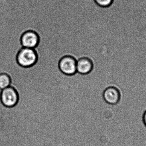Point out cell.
Returning a JSON list of instances; mask_svg holds the SVG:
<instances>
[{
  "mask_svg": "<svg viewBox=\"0 0 146 146\" xmlns=\"http://www.w3.org/2000/svg\"><path fill=\"white\" fill-rule=\"evenodd\" d=\"M96 3L102 7H107L112 3L113 0H94Z\"/></svg>",
  "mask_w": 146,
  "mask_h": 146,
  "instance_id": "obj_8",
  "label": "cell"
},
{
  "mask_svg": "<svg viewBox=\"0 0 146 146\" xmlns=\"http://www.w3.org/2000/svg\"><path fill=\"white\" fill-rule=\"evenodd\" d=\"M142 120H143V123H144V125L146 127V110L143 114Z\"/></svg>",
  "mask_w": 146,
  "mask_h": 146,
  "instance_id": "obj_9",
  "label": "cell"
},
{
  "mask_svg": "<svg viewBox=\"0 0 146 146\" xmlns=\"http://www.w3.org/2000/svg\"><path fill=\"white\" fill-rule=\"evenodd\" d=\"M11 80L8 75L5 73L0 74V89L2 90L10 86Z\"/></svg>",
  "mask_w": 146,
  "mask_h": 146,
  "instance_id": "obj_7",
  "label": "cell"
},
{
  "mask_svg": "<svg viewBox=\"0 0 146 146\" xmlns=\"http://www.w3.org/2000/svg\"><path fill=\"white\" fill-rule=\"evenodd\" d=\"M1 100L3 105L8 107L15 105L18 101V95L16 91L9 86L2 90Z\"/></svg>",
  "mask_w": 146,
  "mask_h": 146,
  "instance_id": "obj_3",
  "label": "cell"
},
{
  "mask_svg": "<svg viewBox=\"0 0 146 146\" xmlns=\"http://www.w3.org/2000/svg\"><path fill=\"white\" fill-rule=\"evenodd\" d=\"M103 97L107 103L111 105H117L121 100V92L117 87H110L105 90Z\"/></svg>",
  "mask_w": 146,
  "mask_h": 146,
  "instance_id": "obj_4",
  "label": "cell"
},
{
  "mask_svg": "<svg viewBox=\"0 0 146 146\" xmlns=\"http://www.w3.org/2000/svg\"><path fill=\"white\" fill-rule=\"evenodd\" d=\"M93 69L92 61L88 58L82 57L76 62V71L81 74L89 73Z\"/></svg>",
  "mask_w": 146,
  "mask_h": 146,
  "instance_id": "obj_6",
  "label": "cell"
},
{
  "mask_svg": "<svg viewBox=\"0 0 146 146\" xmlns=\"http://www.w3.org/2000/svg\"><path fill=\"white\" fill-rule=\"evenodd\" d=\"M37 56L34 49L23 48L20 51L17 57L18 63L25 67H31L36 62Z\"/></svg>",
  "mask_w": 146,
  "mask_h": 146,
  "instance_id": "obj_1",
  "label": "cell"
},
{
  "mask_svg": "<svg viewBox=\"0 0 146 146\" xmlns=\"http://www.w3.org/2000/svg\"><path fill=\"white\" fill-rule=\"evenodd\" d=\"M76 62L77 61L72 57L69 56L64 57L61 59L59 62L60 70L66 75H73L77 72Z\"/></svg>",
  "mask_w": 146,
  "mask_h": 146,
  "instance_id": "obj_2",
  "label": "cell"
},
{
  "mask_svg": "<svg viewBox=\"0 0 146 146\" xmlns=\"http://www.w3.org/2000/svg\"><path fill=\"white\" fill-rule=\"evenodd\" d=\"M39 37L35 32L28 31L22 35L21 43L23 48L34 49L38 44Z\"/></svg>",
  "mask_w": 146,
  "mask_h": 146,
  "instance_id": "obj_5",
  "label": "cell"
}]
</instances>
